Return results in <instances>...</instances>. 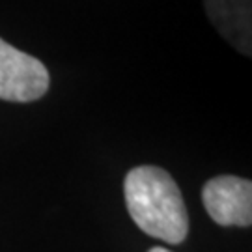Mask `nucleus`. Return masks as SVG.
Instances as JSON below:
<instances>
[{"instance_id": "20e7f679", "label": "nucleus", "mask_w": 252, "mask_h": 252, "mask_svg": "<svg viewBox=\"0 0 252 252\" xmlns=\"http://www.w3.org/2000/svg\"><path fill=\"white\" fill-rule=\"evenodd\" d=\"M207 17L228 43L251 56L252 0H204Z\"/></svg>"}, {"instance_id": "f257e3e1", "label": "nucleus", "mask_w": 252, "mask_h": 252, "mask_svg": "<svg viewBox=\"0 0 252 252\" xmlns=\"http://www.w3.org/2000/svg\"><path fill=\"white\" fill-rule=\"evenodd\" d=\"M126 204L135 224L152 237L181 243L189 232V217L178 183L159 166H136L126 176Z\"/></svg>"}, {"instance_id": "7ed1b4c3", "label": "nucleus", "mask_w": 252, "mask_h": 252, "mask_svg": "<svg viewBox=\"0 0 252 252\" xmlns=\"http://www.w3.org/2000/svg\"><path fill=\"white\" fill-rule=\"evenodd\" d=\"M202 200L209 217L220 226H251L252 183L235 176H219L204 185Z\"/></svg>"}, {"instance_id": "f03ea898", "label": "nucleus", "mask_w": 252, "mask_h": 252, "mask_svg": "<svg viewBox=\"0 0 252 252\" xmlns=\"http://www.w3.org/2000/svg\"><path fill=\"white\" fill-rule=\"evenodd\" d=\"M49 71L36 56L23 53L0 37V99L30 103L49 90Z\"/></svg>"}, {"instance_id": "39448f33", "label": "nucleus", "mask_w": 252, "mask_h": 252, "mask_svg": "<svg viewBox=\"0 0 252 252\" xmlns=\"http://www.w3.org/2000/svg\"><path fill=\"white\" fill-rule=\"evenodd\" d=\"M148 252H172V251H166V249H162V247H153V249H150Z\"/></svg>"}]
</instances>
